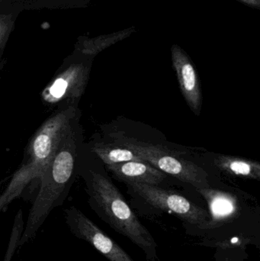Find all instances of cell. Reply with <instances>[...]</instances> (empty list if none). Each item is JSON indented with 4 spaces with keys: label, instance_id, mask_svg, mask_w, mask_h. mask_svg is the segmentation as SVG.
Segmentation results:
<instances>
[{
    "label": "cell",
    "instance_id": "cell-6",
    "mask_svg": "<svg viewBox=\"0 0 260 261\" xmlns=\"http://www.w3.org/2000/svg\"><path fill=\"white\" fill-rule=\"evenodd\" d=\"M131 190L152 206L172 213L190 225L204 227L210 219L208 212L181 195L140 182L127 184Z\"/></svg>",
    "mask_w": 260,
    "mask_h": 261
},
{
    "label": "cell",
    "instance_id": "cell-11",
    "mask_svg": "<svg viewBox=\"0 0 260 261\" xmlns=\"http://www.w3.org/2000/svg\"><path fill=\"white\" fill-rule=\"evenodd\" d=\"M214 163L217 168L232 176L256 180L260 179V164L257 161L229 155L218 154L215 156Z\"/></svg>",
    "mask_w": 260,
    "mask_h": 261
},
{
    "label": "cell",
    "instance_id": "cell-1",
    "mask_svg": "<svg viewBox=\"0 0 260 261\" xmlns=\"http://www.w3.org/2000/svg\"><path fill=\"white\" fill-rule=\"evenodd\" d=\"M80 118L81 113L70 122L53 159L40 179L38 194L24 222L19 248L35 239L52 211L64 204L79 176L81 153L85 144Z\"/></svg>",
    "mask_w": 260,
    "mask_h": 261
},
{
    "label": "cell",
    "instance_id": "cell-9",
    "mask_svg": "<svg viewBox=\"0 0 260 261\" xmlns=\"http://www.w3.org/2000/svg\"><path fill=\"white\" fill-rule=\"evenodd\" d=\"M196 190L207 201L210 211V219L203 228H214L236 217L239 206L235 196L209 187L197 188Z\"/></svg>",
    "mask_w": 260,
    "mask_h": 261
},
{
    "label": "cell",
    "instance_id": "cell-15",
    "mask_svg": "<svg viewBox=\"0 0 260 261\" xmlns=\"http://www.w3.org/2000/svg\"><path fill=\"white\" fill-rule=\"evenodd\" d=\"M239 1L252 7L259 8L260 6V0H239Z\"/></svg>",
    "mask_w": 260,
    "mask_h": 261
},
{
    "label": "cell",
    "instance_id": "cell-5",
    "mask_svg": "<svg viewBox=\"0 0 260 261\" xmlns=\"http://www.w3.org/2000/svg\"><path fill=\"white\" fill-rule=\"evenodd\" d=\"M90 67L84 63H73L57 72L41 93V100L50 109L79 107L90 78Z\"/></svg>",
    "mask_w": 260,
    "mask_h": 261
},
{
    "label": "cell",
    "instance_id": "cell-7",
    "mask_svg": "<svg viewBox=\"0 0 260 261\" xmlns=\"http://www.w3.org/2000/svg\"><path fill=\"white\" fill-rule=\"evenodd\" d=\"M64 221L70 233L90 244L109 261H134L114 240L75 206L64 210Z\"/></svg>",
    "mask_w": 260,
    "mask_h": 261
},
{
    "label": "cell",
    "instance_id": "cell-10",
    "mask_svg": "<svg viewBox=\"0 0 260 261\" xmlns=\"http://www.w3.org/2000/svg\"><path fill=\"white\" fill-rule=\"evenodd\" d=\"M105 167L113 176L126 184L140 182L157 186L166 177L163 172L145 161H130Z\"/></svg>",
    "mask_w": 260,
    "mask_h": 261
},
{
    "label": "cell",
    "instance_id": "cell-14",
    "mask_svg": "<svg viewBox=\"0 0 260 261\" xmlns=\"http://www.w3.org/2000/svg\"><path fill=\"white\" fill-rule=\"evenodd\" d=\"M24 221L23 217L22 210L17 212L14 218L12 231L9 236L7 248L5 252L3 261H12L17 250L19 248V242L24 231Z\"/></svg>",
    "mask_w": 260,
    "mask_h": 261
},
{
    "label": "cell",
    "instance_id": "cell-3",
    "mask_svg": "<svg viewBox=\"0 0 260 261\" xmlns=\"http://www.w3.org/2000/svg\"><path fill=\"white\" fill-rule=\"evenodd\" d=\"M80 113L79 107H61L55 110L34 133L24 148L18 170L0 194V213L22 195L32 181L41 179L70 122Z\"/></svg>",
    "mask_w": 260,
    "mask_h": 261
},
{
    "label": "cell",
    "instance_id": "cell-8",
    "mask_svg": "<svg viewBox=\"0 0 260 261\" xmlns=\"http://www.w3.org/2000/svg\"><path fill=\"white\" fill-rule=\"evenodd\" d=\"M171 56L180 91L192 113L199 116L203 107V95L196 70L187 54L177 44L171 47Z\"/></svg>",
    "mask_w": 260,
    "mask_h": 261
},
{
    "label": "cell",
    "instance_id": "cell-4",
    "mask_svg": "<svg viewBox=\"0 0 260 261\" xmlns=\"http://www.w3.org/2000/svg\"><path fill=\"white\" fill-rule=\"evenodd\" d=\"M109 137L114 143L130 149L140 159L160 171L196 189L209 187L207 173L197 164L180 158L176 152L157 144L125 136L123 134L111 133Z\"/></svg>",
    "mask_w": 260,
    "mask_h": 261
},
{
    "label": "cell",
    "instance_id": "cell-13",
    "mask_svg": "<svg viewBox=\"0 0 260 261\" xmlns=\"http://www.w3.org/2000/svg\"><path fill=\"white\" fill-rule=\"evenodd\" d=\"M134 31V28H131V29H124L110 35H104L96 39L91 40L89 42L85 43L82 50V54L85 55H97L104 49L128 38Z\"/></svg>",
    "mask_w": 260,
    "mask_h": 261
},
{
    "label": "cell",
    "instance_id": "cell-12",
    "mask_svg": "<svg viewBox=\"0 0 260 261\" xmlns=\"http://www.w3.org/2000/svg\"><path fill=\"white\" fill-rule=\"evenodd\" d=\"M90 151L101 160L105 165L127 162L130 161H143L134 152L115 143L93 139L88 144Z\"/></svg>",
    "mask_w": 260,
    "mask_h": 261
},
{
    "label": "cell",
    "instance_id": "cell-2",
    "mask_svg": "<svg viewBox=\"0 0 260 261\" xmlns=\"http://www.w3.org/2000/svg\"><path fill=\"white\" fill-rule=\"evenodd\" d=\"M83 148L79 176L85 182L88 202L92 210L116 232L138 247L147 260L157 261L158 246L152 234L140 222L111 181L103 173L86 164L83 158Z\"/></svg>",
    "mask_w": 260,
    "mask_h": 261
}]
</instances>
